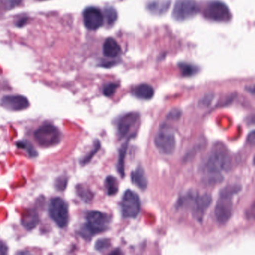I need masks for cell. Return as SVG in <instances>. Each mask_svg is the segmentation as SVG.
Masks as SVG:
<instances>
[{
	"mask_svg": "<svg viewBox=\"0 0 255 255\" xmlns=\"http://www.w3.org/2000/svg\"><path fill=\"white\" fill-rule=\"evenodd\" d=\"M86 223L79 229V234L82 238L89 240L96 234H101L109 228L111 217L100 211H88L85 214Z\"/></svg>",
	"mask_w": 255,
	"mask_h": 255,
	"instance_id": "2",
	"label": "cell"
},
{
	"mask_svg": "<svg viewBox=\"0 0 255 255\" xmlns=\"http://www.w3.org/2000/svg\"><path fill=\"white\" fill-rule=\"evenodd\" d=\"M27 20V18H23V20H20V21H18V23H17V27H21V26L24 25Z\"/></svg>",
	"mask_w": 255,
	"mask_h": 255,
	"instance_id": "34",
	"label": "cell"
},
{
	"mask_svg": "<svg viewBox=\"0 0 255 255\" xmlns=\"http://www.w3.org/2000/svg\"><path fill=\"white\" fill-rule=\"evenodd\" d=\"M240 190L241 187L238 185H227L221 189L215 208L216 218L219 224H225L230 219L233 212V198Z\"/></svg>",
	"mask_w": 255,
	"mask_h": 255,
	"instance_id": "3",
	"label": "cell"
},
{
	"mask_svg": "<svg viewBox=\"0 0 255 255\" xmlns=\"http://www.w3.org/2000/svg\"><path fill=\"white\" fill-rule=\"evenodd\" d=\"M133 94L139 99L150 100L154 95V90L148 84H140L134 88Z\"/></svg>",
	"mask_w": 255,
	"mask_h": 255,
	"instance_id": "16",
	"label": "cell"
},
{
	"mask_svg": "<svg viewBox=\"0 0 255 255\" xmlns=\"http://www.w3.org/2000/svg\"><path fill=\"white\" fill-rule=\"evenodd\" d=\"M203 15L207 20L215 22H227L231 19V13L227 5L219 0L207 2Z\"/></svg>",
	"mask_w": 255,
	"mask_h": 255,
	"instance_id": "6",
	"label": "cell"
},
{
	"mask_svg": "<svg viewBox=\"0 0 255 255\" xmlns=\"http://www.w3.org/2000/svg\"><path fill=\"white\" fill-rule=\"evenodd\" d=\"M129 139L125 143L122 145L119 150L118 154V163H117V169L122 178L125 176V169H124V160L127 155V147H128Z\"/></svg>",
	"mask_w": 255,
	"mask_h": 255,
	"instance_id": "19",
	"label": "cell"
},
{
	"mask_svg": "<svg viewBox=\"0 0 255 255\" xmlns=\"http://www.w3.org/2000/svg\"><path fill=\"white\" fill-rule=\"evenodd\" d=\"M16 146L18 148L23 149V150H27L29 156L31 157H36L37 156V152L36 149L33 147L31 143H29L28 141H19L16 143Z\"/></svg>",
	"mask_w": 255,
	"mask_h": 255,
	"instance_id": "24",
	"label": "cell"
},
{
	"mask_svg": "<svg viewBox=\"0 0 255 255\" xmlns=\"http://www.w3.org/2000/svg\"><path fill=\"white\" fill-rule=\"evenodd\" d=\"M83 22L88 30H97L102 27L104 22V14L96 7H88L83 11Z\"/></svg>",
	"mask_w": 255,
	"mask_h": 255,
	"instance_id": "11",
	"label": "cell"
},
{
	"mask_svg": "<svg viewBox=\"0 0 255 255\" xmlns=\"http://www.w3.org/2000/svg\"><path fill=\"white\" fill-rule=\"evenodd\" d=\"M139 119V114L130 112L124 114L118 122V135L119 139L125 137Z\"/></svg>",
	"mask_w": 255,
	"mask_h": 255,
	"instance_id": "13",
	"label": "cell"
},
{
	"mask_svg": "<svg viewBox=\"0 0 255 255\" xmlns=\"http://www.w3.org/2000/svg\"><path fill=\"white\" fill-rule=\"evenodd\" d=\"M104 56L109 58H115L119 56L121 48L118 42L112 37H108L105 40L103 46Z\"/></svg>",
	"mask_w": 255,
	"mask_h": 255,
	"instance_id": "14",
	"label": "cell"
},
{
	"mask_svg": "<svg viewBox=\"0 0 255 255\" xmlns=\"http://www.w3.org/2000/svg\"><path fill=\"white\" fill-rule=\"evenodd\" d=\"M39 221L40 219L37 211L31 209L27 211V214L23 217L22 224L27 230H33L38 224Z\"/></svg>",
	"mask_w": 255,
	"mask_h": 255,
	"instance_id": "17",
	"label": "cell"
},
{
	"mask_svg": "<svg viewBox=\"0 0 255 255\" xmlns=\"http://www.w3.org/2000/svg\"><path fill=\"white\" fill-rule=\"evenodd\" d=\"M8 253V247L3 242L0 241V255H6Z\"/></svg>",
	"mask_w": 255,
	"mask_h": 255,
	"instance_id": "32",
	"label": "cell"
},
{
	"mask_svg": "<svg viewBox=\"0 0 255 255\" xmlns=\"http://www.w3.org/2000/svg\"><path fill=\"white\" fill-rule=\"evenodd\" d=\"M49 214L59 227L64 228L68 226L69 221L68 206L62 198H54L51 199L49 204Z\"/></svg>",
	"mask_w": 255,
	"mask_h": 255,
	"instance_id": "7",
	"label": "cell"
},
{
	"mask_svg": "<svg viewBox=\"0 0 255 255\" xmlns=\"http://www.w3.org/2000/svg\"><path fill=\"white\" fill-rule=\"evenodd\" d=\"M189 201L192 204V215L197 221L201 222L206 211L212 202V198L209 194H204L202 195H195L191 196Z\"/></svg>",
	"mask_w": 255,
	"mask_h": 255,
	"instance_id": "10",
	"label": "cell"
},
{
	"mask_svg": "<svg viewBox=\"0 0 255 255\" xmlns=\"http://www.w3.org/2000/svg\"><path fill=\"white\" fill-rule=\"evenodd\" d=\"M1 104L10 111H22L30 107L28 99L22 95H7L2 98Z\"/></svg>",
	"mask_w": 255,
	"mask_h": 255,
	"instance_id": "12",
	"label": "cell"
},
{
	"mask_svg": "<svg viewBox=\"0 0 255 255\" xmlns=\"http://www.w3.org/2000/svg\"><path fill=\"white\" fill-rule=\"evenodd\" d=\"M23 0H0V15L20 5Z\"/></svg>",
	"mask_w": 255,
	"mask_h": 255,
	"instance_id": "22",
	"label": "cell"
},
{
	"mask_svg": "<svg viewBox=\"0 0 255 255\" xmlns=\"http://www.w3.org/2000/svg\"><path fill=\"white\" fill-rule=\"evenodd\" d=\"M181 111L178 109H174L171 110L170 112L168 114L167 119L172 120V121H177L179 119L180 117L181 116Z\"/></svg>",
	"mask_w": 255,
	"mask_h": 255,
	"instance_id": "30",
	"label": "cell"
},
{
	"mask_svg": "<svg viewBox=\"0 0 255 255\" xmlns=\"http://www.w3.org/2000/svg\"><path fill=\"white\" fill-rule=\"evenodd\" d=\"M68 178L66 176L59 177L55 182V187L59 192H63L68 185Z\"/></svg>",
	"mask_w": 255,
	"mask_h": 255,
	"instance_id": "28",
	"label": "cell"
},
{
	"mask_svg": "<svg viewBox=\"0 0 255 255\" xmlns=\"http://www.w3.org/2000/svg\"><path fill=\"white\" fill-rule=\"evenodd\" d=\"M121 208L124 218H136L141 210V201L139 195L130 189L126 191L121 200Z\"/></svg>",
	"mask_w": 255,
	"mask_h": 255,
	"instance_id": "9",
	"label": "cell"
},
{
	"mask_svg": "<svg viewBox=\"0 0 255 255\" xmlns=\"http://www.w3.org/2000/svg\"><path fill=\"white\" fill-rule=\"evenodd\" d=\"M104 13H105L106 20H107V23L109 25H112L118 17L117 11L112 7H107L104 10Z\"/></svg>",
	"mask_w": 255,
	"mask_h": 255,
	"instance_id": "25",
	"label": "cell"
},
{
	"mask_svg": "<svg viewBox=\"0 0 255 255\" xmlns=\"http://www.w3.org/2000/svg\"><path fill=\"white\" fill-rule=\"evenodd\" d=\"M105 186L107 189V194L109 196L114 195L118 192V182L114 177H107L105 181Z\"/></svg>",
	"mask_w": 255,
	"mask_h": 255,
	"instance_id": "21",
	"label": "cell"
},
{
	"mask_svg": "<svg viewBox=\"0 0 255 255\" xmlns=\"http://www.w3.org/2000/svg\"><path fill=\"white\" fill-rule=\"evenodd\" d=\"M154 145L162 154L171 155L176 149V137L173 130L167 127H161L154 137Z\"/></svg>",
	"mask_w": 255,
	"mask_h": 255,
	"instance_id": "4",
	"label": "cell"
},
{
	"mask_svg": "<svg viewBox=\"0 0 255 255\" xmlns=\"http://www.w3.org/2000/svg\"><path fill=\"white\" fill-rule=\"evenodd\" d=\"M199 10V5L195 0H177L172 17L177 21H184L195 17Z\"/></svg>",
	"mask_w": 255,
	"mask_h": 255,
	"instance_id": "8",
	"label": "cell"
},
{
	"mask_svg": "<svg viewBox=\"0 0 255 255\" xmlns=\"http://www.w3.org/2000/svg\"><path fill=\"white\" fill-rule=\"evenodd\" d=\"M117 88H118L117 84L110 82V83H107L104 85V88H103V93L105 96L111 97L115 93Z\"/></svg>",
	"mask_w": 255,
	"mask_h": 255,
	"instance_id": "29",
	"label": "cell"
},
{
	"mask_svg": "<svg viewBox=\"0 0 255 255\" xmlns=\"http://www.w3.org/2000/svg\"><path fill=\"white\" fill-rule=\"evenodd\" d=\"M132 181L142 190L146 189L147 186V179L146 172L142 166H139L132 173Z\"/></svg>",
	"mask_w": 255,
	"mask_h": 255,
	"instance_id": "15",
	"label": "cell"
},
{
	"mask_svg": "<svg viewBox=\"0 0 255 255\" xmlns=\"http://www.w3.org/2000/svg\"><path fill=\"white\" fill-rule=\"evenodd\" d=\"M100 148H101V143H99V141H95L92 150H91L86 156H84V157L81 159V164L86 165L87 163H88V162L91 160V159H92L93 156H95V153L100 150Z\"/></svg>",
	"mask_w": 255,
	"mask_h": 255,
	"instance_id": "26",
	"label": "cell"
},
{
	"mask_svg": "<svg viewBox=\"0 0 255 255\" xmlns=\"http://www.w3.org/2000/svg\"><path fill=\"white\" fill-rule=\"evenodd\" d=\"M76 189L78 196H79L82 201L88 203L92 200L93 196H94L92 192H91L89 189H87L85 185L79 184V185H76Z\"/></svg>",
	"mask_w": 255,
	"mask_h": 255,
	"instance_id": "23",
	"label": "cell"
},
{
	"mask_svg": "<svg viewBox=\"0 0 255 255\" xmlns=\"http://www.w3.org/2000/svg\"><path fill=\"white\" fill-rule=\"evenodd\" d=\"M231 167V156L225 146L217 143L209 153L203 165L204 181L207 184H217L223 181V172Z\"/></svg>",
	"mask_w": 255,
	"mask_h": 255,
	"instance_id": "1",
	"label": "cell"
},
{
	"mask_svg": "<svg viewBox=\"0 0 255 255\" xmlns=\"http://www.w3.org/2000/svg\"><path fill=\"white\" fill-rule=\"evenodd\" d=\"M35 139L39 146L50 147L56 146L61 141V133L59 129L50 124L40 126L34 133Z\"/></svg>",
	"mask_w": 255,
	"mask_h": 255,
	"instance_id": "5",
	"label": "cell"
},
{
	"mask_svg": "<svg viewBox=\"0 0 255 255\" xmlns=\"http://www.w3.org/2000/svg\"><path fill=\"white\" fill-rule=\"evenodd\" d=\"M170 6L169 0H154L147 5V9L153 14H162L166 12Z\"/></svg>",
	"mask_w": 255,
	"mask_h": 255,
	"instance_id": "18",
	"label": "cell"
},
{
	"mask_svg": "<svg viewBox=\"0 0 255 255\" xmlns=\"http://www.w3.org/2000/svg\"><path fill=\"white\" fill-rule=\"evenodd\" d=\"M178 67H179L181 74L185 77L193 76V75L196 74L198 72V67L192 65V64L181 62L178 65Z\"/></svg>",
	"mask_w": 255,
	"mask_h": 255,
	"instance_id": "20",
	"label": "cell"
},
{
	"mask_svg": "<svg viewBox=\"0 0 255 255\" xmlns=\"http://www.w3.org/2000/svg\"><path fill=\"white\" fill-rule=\"evenodd\" d=\"M110 246H111V241L109 239L103 238L100 239L96 242L95 248L98 252H103L107 250Z\"/></svg>",
	"mask_w": 255,
	"mask_h": 255,
	"instance_id": "27",
	"label": "cell"
},
{
	"mask_svg": "<svg viewBox=\"0 0 255 255\" xmlns=\"http://www.w3.org/2000/svg\"><path fill=\"white\" fill-rule=\"evenodd\" d=\"M211 101H212V97L207 95V96L204 97L202 100L200 101L198 105H199V107H201V108H204V107H208V106L211 104Z\"/></svg>",
	"mask_w": 255,
	"mask_h": 255,
	"instance_id": "31",
	"label": "cell"
},
{
	"mask_svg": "<svg viewBox=\"0 0 255 255\" xmlns=\"http://www.w3.org/2000/svg\"><path fill=\"white\" fill-rule=\"evenodd\" d=\"M249 143H252V145L255 144V131H252L250 134L249 135Z\"/></svg>",
	"mask_w": 255,
	"mask_h": 255,
	"instance_id": "33",
	"label": "cell"
}]
</instances>
